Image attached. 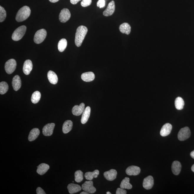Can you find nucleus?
I'll return each mask as SVG.
<instances>
[{
	"label": "nucleus",
	"instance_id": "nucleus-1",
	"mask_svg": "<svg viewBox=\"0 0 194 194\" xmlns=\"http://www.w3.org/2000/svg\"><path fill=\"white\" fill-rule=\"evenodd\" d=\"M88 31V29L85 26H80L77 28L75 39V44L77 47L82 45Z\"/></svg>",
	"mask_w": 194,
	"mask_h": 194
},
{
	"label": "nucleus",
	"instance_id": "nucleus-2",
	"mask_svg": "<svg viewBox=\"0 0 194 194\" xmlns=\"http://www.w3.org/2000/svg\"><path fill=\"white\" fill-rule=\"evenodd\" d=\"M30 14V8L27 6H24L18 11L16 16V20L18 22H22L27 19Z\"/></svg>",
	"mask_w": 194,
	"mask_h": 194
},
{
	"label": "nucleus",
	"instance_id": "nucleus-3",
	"mask_svg": "<svg viewBox=\"0 0 194 194\" xmlns=\"http://www.w3.org/2000/svg\"><path fill=\"white\" fill-rule=\"evenodd\" d=\"M26 30V27L23 25L17 28L14 31L12 35V40L14 41H19L24 37Z\"/></svg>",
	"mask_w": 194,
	"mask_h": 194
},
{
	"label": "nucleus",
	"instance_id": "nucleus-4",
	"mask_svg": "<svg viewBox=\"0 0 194 194\" xmlns=\"http://www.w3.org/2000/svg\"><path fill=\"white\" fill-rule=\"evenodd\" d=\"M47 35V32L45 29H42L38 30L34 34V42L37 44L42 43L45 40Z\"/></svg>",
	"mask_w": 194,
	"mask_h": 194
},
{
	"label": "nucleus",
	"instance_id": "nucleus-5",
	"mask_svg": "<svg viewBox=\"0 0 194 194\" xmlns=\"http://www.w3.org/2000/svg\"><path fill=\"white\" fill-rule=\"evenodd\" d=\"M17 63L14 59H11L8 60L5 65V70L6 73L11 74L16 70Z\"/></svg>",
	"mask_w": 194,
	"mask_h": 194
},
{
	"label": "nucleus",
	"instance_id": "nucleus-6",
	"mask_svg": "<svg viewBox=\"0 0 194 194\" xmlns=\"http://www.w3.org/2000/svg\"><path fill=\"white\" fill-rule=\"evenodd\" d=\"M190 131L188 127H185L181 129L177 135L179 140L184 141L188 139L190 136Z\"/></svg>",
	"mask_w": 194,
	"mask_h": 194
},
{
	"label": "nucleus",
	"instance_id": "nucleus-7",
	"mask_svg": "<svg viewBox=\"0 0 194 194\" xmlns=\"http://www.w3.org/2000/svg\"><path fill=\"white\" fill-rule=\"evenodd\" d=\"M82 189L89 194L94 193L96 191V189L93 186V182L91 180L85 182L82 185Z\"/></svg>",
	"mask_w": 194,
	"mask_h": 194
},
{
	"label": "nucleus",
	"instance_id": "nucleus-8",
	"mask_svg": "<svg viewBox=\"0 0 194 194\" xmlns=\"http://www.w3.org/2000/svg\"><path fill=\"white\" fill-rule=\"evenodd\" d=\"M71 14L68 9H64L62 10L59 15V19L61 22L65 23L70 19Z\"/></svg>",
	"mask_w": 194,
	"mask_h": 194
},
{
	"label": "nucleus",
	"instance_id": "nucleus-9",
	"mask_svg": "<svg viewBox=\"0 0 194 194\" xmlns=\"http://www.w3.org/2000/svg\"><path fill=\"white\" fill-rule=\"evenodd\" d=\"M55 124L54 123H49L46 124L42 129V133L44 136H49L53 134Z\"/></svg>",
	"mask_w": 194,
	"mask_h": 194
},
{
	"label": "nucleus",
	"instance_id": "nucleus-10",
	"mask_svg": "<svg viewBox=\"0 0 194 194\" xmlns=\"http://www.w3.org/2000/svg\"><path fill=\"white\" fill-rule=\"evenodd\" d=\"M154 180L153 177L149 175L144 179L143 181V186L146 190H150L153 186Z\"/></svg>",
	"mask_w": 194,
	"mask_h": 194
},
{
	"label": "nucleus",
	"instance_id": "nucleus-11",
	"mask_svg": "<svg viewBox=\"0 0 194 194\" xmlns=\"http://www.w3.org/2000/svg\"><path fill=\"white\" fill-rule=\"evenodd\" d=\"M141 169L136 166H131L126 170V173L129 175H137L140 173Z\"/></svg>",
	"mask_w": 194,
	"mask_h": 194
},
{
	"label": "nucleus",
	"instance_id": "nucleus-12",
	"mask_svg": "<svg viewBox=\"0 0 194 194\" xmlns=\"http://www.w3.org/2000/svg\"><path fill=\"white\" fill-rule=\"evenodd\" d=\"M172 129V126L170 123H167L164 125L161 129L160 134L162 137H165L170 134Z\"/></svg>",
	"mask_w": 194,
	"mask_h": 194
},
{
	"label": "nucleus",
	"instance_id": "nucleus-13",
	"mask_svg": "<svg viewBox=\"0 0 194 194\" xmlns=\"http://www.w3.org/2000/svg\"><path fill=\"white\" fill-rule=\"evenodd\" d=\"M115 10V5L114 1H111L108 5L106 9L103 11V15L105 16L111 15L114 13Z\"/></svg>",
	"mask_w": 194,
	"mask_h": 194
},
{
	"label": "nucleus",
	"instance_id": "nucleus-14",
	"mask_svg": "<svg viewBox=\"0 0 194 194\" xmlns=\"http://www.w3.org/2000/svg\"><path fill=\"white\" fill-rule=\"evenodd\" d=\"M84 103H82L80 106L76 105L73 107L72 109V113L75 116H79L82 114L85 109Z\"/></svg>",
	"mask_w": 194,
	"mask_h": 194
},
{
	"label": "nucleus",
	"instance_id": "nucleus-15",
	"mask_svg": "<svg viewBox=\"0 0 194 194\" xmlns=\"http://www.w3.org/2000/svg\"><path fill=\"white\" fill-rule=\"evenodd\" d=\"M117 174V171L115 169H112L108 171L104 172L103 175L107 180L113 181L116 178Z\"/></svg>",
	"mask_w": 194,
	"mask_h": 194
},
{
	"label": "nucleus",
	"instance_id": "nucleus-16",
	"mask_svg": "<svg viewBox=\"0 0 194 194\" xmlns=\"http://www.w3.org/2000/svg\"><path fill=\"white\" fill-rule=\"evenodd\" d=\"M33 67V65L32 61L30 60H27L24 62L23 66V72L26 75H29L32 71Z\"/></svg>",
	"mask_w": 194,
	"mask_h": 194
},
{
	"label": "nucleus",
	"instance_id": "nucleus-17",
	"mask_svg": "<svg viewBox=\"0 0 194 194\" xmlns=\"http://www.w3.org/2000/svg\"><path fill=\"white\" fill-rule=\"evenodd\" d=\"M12 85L15 91H17L20 89L21 86V80L19 75H16L13 78Z\"/></svg>",
	"mask_w": 194,
	"mask_h": 194
},
{
	"label": "nucleus",
	"instance_id": "nucleus-18",
	"mask_svg": "<svg viewBox=\"0 0 194 194\" xmlns=\"http://www.w3.org/2000/svg\"><path fill=\"white\" fill-rule=\"evenodd\" d=\"M91 113V108L89 106H87L85 108L82 115L81 122L83 124H85L88 121L90 117Z\"/></svg>",
	"mask_w": 194,
	"mask_h": 194
},
{
	"label": "nucleus",
	"instance_id": "nucleus-19",
	"mask_svg": "<svg viewBox=\"0 0 194 194\" xmlns=\"http://www.w3.org/2000/svg\"><path fill=\"white\" fill-rule=\"evenodd\" d=\"M182 166L180 163L178 161H175L172 162V173L175 175H178L180 173Z\"/></svg>",
	"mask_w": 194,
	"mask_h": 194
},
{
	"label": "nucleus",
	"instance_id": "nucleus-20",
	"mask_svg": "<svg viewBox=\"0 0 194 194\" xmlns=\"http://www.w3.org/2000/svg\"><path fill=\"white\" fill-rule=\"evenodd\" d=\"M95 75L93 72H85L82 74L81 78L83 81L86 82H90L94 80Z\"/></svg>",
	"mask_w": 194,
	"mask_h": 194
},
{
	"label": "nucleus",
	"instance_id": "nucleus-21",
	"mask_svg": "<svg viewBox=\"0 0 194 194\" xmlns=\"http://www.w3.org/2000/svg\"><path fill=\"white\" fill-rule=\"evenodd\" d=\"M37 172L40 175H43L48 171L50 167L47 164L45 163L41 164L37 167Z\"/></svg>",
	"mask_w": 194,
	"mask_h": 194
},
{
	"label": "nucleus",
	"instance_id": "nucleus-22",
	"mask_svg": "<svg viewBox=\"0 0 194 194\" xmlns=\"http://www.w3.org/2000/svg\"><path fill=\"white\" fill-rule=\"evenodd\" d=\"M47 76L49 81L50 83L54 85L57 83L58 81V78L55 72L52 70H49L47 73Z\"/></svg>",
	"mask_w": 194,
	"mask_h": 194
},
{
	"label": "nucleus",
	"instance_id": "nucleus-23",
	"mask_svg": "<svg viewBox=\"0 0 194 194\" xmlns=\"http://www.w3.org/2000/svg\"><path fill=\"white\" fill-rule=\"evenodd\" d=\"M67 188L70 194H74L77 193L81 190L82 188L80 186L76 184L70 183L69 184Z\"/></svg>",
	"mask_w": 194,
	"mask_h": 194
},
{
	"label": "nucleus",
	"instance_id": "nucleus-24",
	"mask_svg": "<svg viewBox=\"0 0 194 194\" xmlns=\"http://www.w3.org/2000/svg\"><path fill=\"white\" fill-rule=\"evenodd\" d=\"M40 130L37 128H34L31 130L29 132L28 137V139L29 141H32L35 140L37 139L39 134Z\"/></svg>",
	"mask_w": 194,
	"mask_h": 194
},
{
	"label": "nucleus",
	"instance_id": "nucleus-25",
	"mask_svg": "<svg viewBox=\"0 0 194 194\" xmlns=\"http://www.w3.org/2000/svg\"><path fill=\"white\" fill-rule=\"evenodd\" d=\"M73 127V122L70 120H67L64 122L62 128L64 134H66L71 130Z\"/></svg>",
	"mask_w": 194,
	"mask_h": 194
},
{
	"label": "nucleus",
	"instance_id": "nucleus-26",
	"mask_svg": "<svg viewBox=\"0 0 194 194\" xmlns=\"http://www.w3.org/2000/svg\"><path fill=\"white\" fill-rule=\"evenodd\" d=\"M119 29L121 33L127 34H129L131 31V26L127 23H124L121 24L119 26Z\"/></svg>",
	"mask_w": 194,
	"mask_h": 194
},
{
	"label": "nucleus",
	"instance_id": "nucleus-27",
	"mask_svg": "<svg viewBox=\"0 0 194 194\" xmlns=\"http://www.w3.org/2000/svg\"><path fill=\"white\" fill-rule=\"evenodd\" d=\"M99 174V170H96L93 172H88L85 174V177L87 180H91L93 178H96Z\"/></svg>",
	"mask_w": 194,
	"mask_h": 194
},
{
	"label": "nucleus",
	"instance_id": "nucleus-28",
	"mask_svg": "<svg viewBox=\"0 0 194 194\" xmlns=\"http://www.w3.org/2000/svg\"><path fill=\"white\" fill-rule=\"evenodd\" d=\"M129 178L128 177H126L121 181L120 187L122 189H126L130 190L132 188V186L129 183Z\"/></svg>",
	"mask_w": 194,
	"mask_h": 194
},
{
	"label": "nucleus",
	"instance_id": "nucleus-29",
	"mask_svg": "<svg viewBox=\"0 0 194 194\" xmlns=\"http://www.w3.org/2000/svg\"><path fill=\"white\" fill-rule=\"evenodd\" d=\"M175 105L177 109L180 110L183 109L185 105V102L183 98L180 97H177L175 100Z\"/></svg>",
	"mask_w": 194,
	"mask_h": 194
},
{
	"label": "nucleus",
	"instance_id": "nucleus-30",
	"mask_svg": "<svg viewBox=\"0 0 194 194\" xmlns=\"http://www.w3.org/2000/svg\"><path fill=\"white\" fill-rule=\"evenodd\" d=\"M67 42L65 39H62L59 41L58 44V49L59 51L62 52L66 48Z\"/></svg>",
	"mask_w": 194,
	"mask_h": 194
},
{
	"label": "nucleus",
	"instance_id": "nucleus-31",
	"mask_svg": "<svg viewBox=\"0 0 194 194\" xmlns=\"http://www.w3.org/2000/svg\"><path fill=\"white\" fill-rule=\"evenodd\" d=\"M41 94L40 92L36 91L32 94L31 98V101L34 103H37L39 102L41 98Z\"/></svg>",
	"mask_w": 194,
	"mask_h": 194
},
{
	"label": "nucleus",
	"instance_id": "nucleus-32",
	"mask_svg": "<svg viewBox=\"0 0 194 194\" xmlns=\"http://www.w3.org/2000/svg\"><path fill=\"white\" fill-rule=\"evenodd\" d=\"M9 86L6 82H1L0 83V93L1 95L4 94L9 90Z\"/></svg>",
	"mask_w": 194,
	"mask_h": 194
},
{
	"label": "nucleus",
	"instance_id": "nucleus-33",
	"mask_svg": "<svg viewBox=\"0 0 194 194\" xmlns=\"http://www.w3.org/2000/svg\"><path fill=\"white\" fill-rule=\"evenodd\" d=\"M75 180L77 183H80L83 180V173L81 170H77L75 174Z\"/></svg>",
	"mask_w": 194,
	"mask_h": 194
},
{
	"label": "nucleus",
	"instance_id": "nucleus-34",
	"mask_svg": "<svg viewBox=\"0 0 194 194\" xmlns=\"http://www.w3.org/2000/svg\"><path fill=\"white\" fill-rule=\"evenodd\" d=\"M6 17V12L2 6H0V22H3Z\"/></svg>",
	"mask_w": 194,
	"mask_h": 194
},
{
	"label": "nucleus",
	"instance_id": "nucleus-35",
	"mask_svg": "<svg viewBox=\"0 0 194 194\" xmlns=\"http://www.w3.org/2000/svg\"><path fill=\"white\" fill-rule=\"evenodd\" d=\"M92 0H83L81 2V5L83 7H86L91 5Z\"/></svg>",
	"mask_w": 194,
	"mask_h": 194
},
{
	"label": "nucleus",
	"instance_id": "nucleus-36",
	"mask_svg": "<svg viewBox=\"0 0 194 194\" xmlns=\"http://www.w3.org/2000/svg\"><path fill=\"white\" fill-rule=\"evenodd\" d=\"M97 6L100 8H102L104 7L105 6V0H98V2L97 3Z\"/></svg>",
	"mask_w": 194,
	"mask_h": 194
},
{
	"label": "nucleus",
	"instance_id": "nucleus-37",
	"mask_svg": "<svg viewBox=\"0 0 194 194\" xmlns=\"http://www.w3.org/2000/svg\"><path fill=\"white\" fill-rule=\"evenodd\" d=\"M116 194H126V190L124 189L121 188H118L116 190Z\"/></svg>",
	"mask_w": 194,
	"mask_h": 194
},
{
	"label": "nucleus",
	"instance_id": "nucleus-38",
	"mask_svg": "<svg viewBox=\"0 0 194 194\" xmlns=\"http://www.w3.org/2000/svg\"><path fill=\"white\" fill-rule=\"evenodd\" d=\"M37 194H45V192L40 187H38L37 189Z\"/></svg>",
	"mask_w": 194,
	"mask_h": 194
},
{
	"label": "nucleus",
	"instance_id": "nucleus-39",
	"mask_svg": "<svg viewBox=\"0 0 194 194\" xmlns=\"http://www.w3.org/2000/svg\"><path fill=\"white\" fill-rule=\"evenodd\" d=\"M80 1L81 0H70V2L72 4H75Z\"/></svg>",
	"mask_w": 194,
	"mask_h": 194
},
{
	"label": "nucleus",
	"instance_id": "nucleus-40",
	"mask_svg": "<svg viewBox=\"0 0 194 194\" xmlns=\"http://www.w3.org/2000/svg\"><path fill=\"white\" fill-rule=\"evenodd\" d=\"M190 155L192 158L194 159V150L190 153Z\"/></svg>",
	"mask_w": 194,
	"mask_h": 194
},
{
	"label": "nucleus",
	"instance_id": "nucleus-41",
	"mask_svg": "<svg viewBox=\"0 0 194 194\" xmlns=\"http://www.w3.org/2000/svg\"><path fill=\"white\" fill-rule=\"evenodd\" d=\"M49 1L52 3H55L58 1L59 0H49Z\"/></svg>",
	"mask_w": 194,
	"mask_h": 194
},
{
	"label": "nucleus",
	"instance_id": "nucleus-42",
	"mask_svg": "<svg viewBox=\"0 0 194 194\" xmlns=\"http://www.w3.org/2000/svg\"><path fill=\"white\" fill-rule=\"evenodd\" d=\"M89 194V193H88V192H85V191L82 192L81 193H80V194Z\"/></svg>",
	"mask_w": 194,
	"mask_h": 194
},
{
	"label": "nucleus",
	"instance_id": "nucleus-43",
	"mask_svg": "<svg viewBox=\"0 0 194 194\" xmlns=\"http://www.w3.org/2000/svg\"><path fill=\"white\" fill-rule=\"evenodd\" d=\"M191 170H192V172H194V164L192 166V167H191Z\"/></svg>",
	"mask_w": 194,
	"mask_h": 194
},
{
	"label": "nucleus",
	"instance_id": "nucleus-44",
	"mask_svg": "<svg viewBox=\"0 0 194 194\" xmlns=\"http://www.w3.org/2000/svg\"><path fill=\"white\" fill-rule=\"evenodd\" d=\"M106 194H111V192H107Z\"/></svg>",
	"mask_w": 194,
	"mask_h": 194
}]
</instances>
